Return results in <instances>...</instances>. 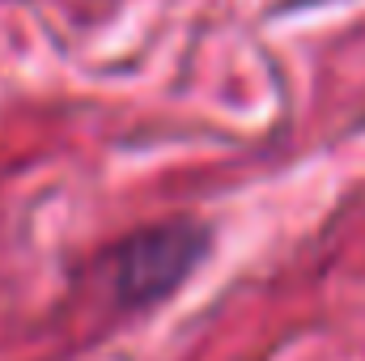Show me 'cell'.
Returning <instances> with one entry per match:
<instances>
[{
  "instance_id": "6da1fadb",
  "label": "cell",
  "mask_w": 365,
  "mask_h": 361,
  "mask_svg": "<svg viewBox=\"0 0 365 361\" xmlns=\"http://www.w3.org/2000/svg\"><path fill=\"white\" fill-rule=\"evenodd\" d=\"M200 251H204V234L195 225L170 221V225L140 230L110 255V285L123 302L145 306L170 293L200 260Z\"/></svg>"
}]
</instances>
